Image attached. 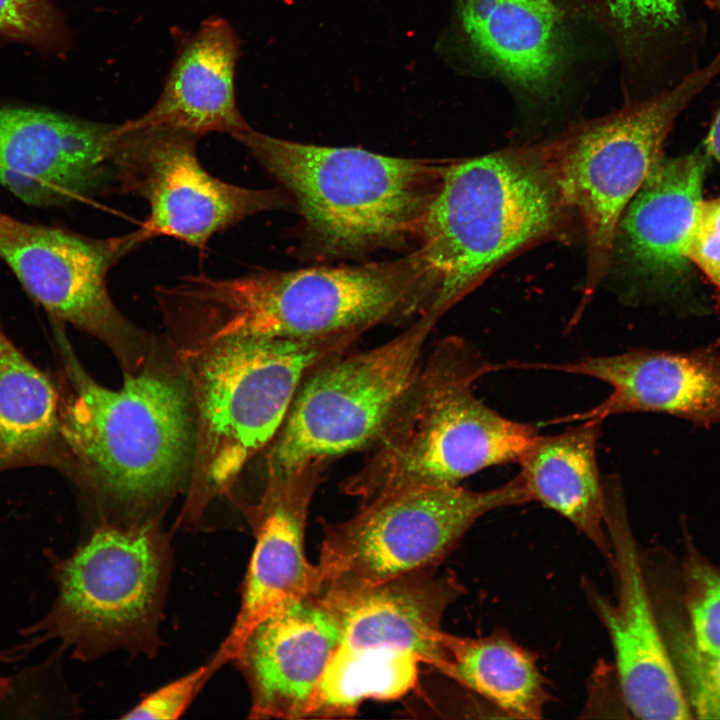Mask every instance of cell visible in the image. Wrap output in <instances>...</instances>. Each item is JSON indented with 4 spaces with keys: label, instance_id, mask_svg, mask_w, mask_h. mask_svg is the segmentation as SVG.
<instances>
[{
    "label": "cell",
    "instance_id": "obj_10",
    "mask_svg": "<svg viewBox=\"0 0 720 720\" xmlns=\"http://www.w3.org/2000/svg\"><path fill=\"white\" fill-rule=\"evenodd\" d=\"M529 502L518 473L489 490L457 485L408 491L363 503L347 520H321L317 593L348 592L437 567L479 518Z\"/></svg>",
    "mask_w": 720,
    "mask_h": 720
},
{
    "label": "cell",
    "instance_id": "obj_28",
    "mask_svg": "<svg viewBox=\"0 0 720 720\" xmlns=\"http://www.w3.org/2000/svg\"><path fill=\"white\" fill-rule=\"evenodd\" d=\"M688 591L691 642L700 651L720 653V573L704 564L693 565Z\"/></svg>",
    "mask_w": 720,
    "mask_h": 720
},
{
    "label": "cell",
    "instance_id": "obj_11",
    "mask_svg": "<svg viewBox=\"0 0 720 720\" xmlns=\"http://www.w3.org/2000/svg\"><path fill=\"white\" fill-rule=\"evenodd\" d=\"M139 227L121 236L92 238L57 226L29 223L0 210V257L24 290L59 324L106 344L124 373L151 357V337L116 307L109 270L146 241Z\"/></svg>",
    "mask_w": 720,
    "mask_h": 720
},
{
    "label": "cell",
    "instance_id": "obj_5",
    "mask_svg": "<svg viewBox=\"0 0 720 720\" xmlns=\"http://www.w3.org/2000/svg\"><path fill=\"white\" fill-rule=\"evenodd\" d=\"M573 222L535 145L448 160L420 232L433 284L425 313L440 320L513 256Z\"/></svg>",
    "mask_w": 720,
    "mask_h": 720
},
{
    "label": "cell",
    "instance_id": "obj_3",
    "mask_svg": "<svg viewBox=\"0 0 720 720\" xmlns=\"http://www.w3.org/2000/svg\"><path fill=\"white\" fill-rule=\"evenodd\" d=\"M495 369L466 339L440 340L361 467L343 482L344 493L363 504L457 486L485 468L517 463L539 433L477 398L474 383Z\"/></svg>",
    "mask_w": 720,
    "mask_h": 720
},
{
    "label": "cell",
    "instance_id": "obj_33",
    "mask_svg": "<svg viewBox=\"0 0 720 720\" xmlns=\"http://www.w3.org/2000/svg\"><path fill=\"white\" fill-rule=\"evenodd\" d=\"M706 2L711 8L716 9L720 12V0H706Z\"/></svg>",
    "mask_w": 720,
    "mask_h": 720
},
{
    "label": "cell",
    "instance_id": "obj_8",
    "mask_svg": "<svg viewBox=\"0 0 720 720\" xmlns=\"http://www.w3.org/2000/svg\"><path fill=\"white\" fill-rule=\"evenodd\" d=\"M171 568L159 519L103 521L54 567L56 598L31 631L59 640L80 660L123 649L153 655Z\"/></svg>",
    "mask_w": 720,
    "mask_h": 720
},
{
    "label": "cell",
    "instance_id": "obj_24",
    "mask_svg": "<svg viewBox=\"0 0 720 720\" xmlns=\"http://www.w3.org/2000/svg\"><path fill=\"white\" fill-rule=\"evenodd\" d=\"M439 672L510 718L539 719L551 694L534 653L502 630L486 636L444 633Z\"/></svg>",
    "mask_w": 720,
    "mask_h": 720
},
{
    "label": "cell",
    "instance_id": "obj_21",
    "mask_svg": "<svg viewBox=\"0 0 720 720\" xmlns=\"http://www.w3.org/2000/svg\"><path fill=\"white\" fill-rule=\"evenodd\" d=\"M462 32L497 72L544 92L564 59L562 12L551 0H456Z\"/></svg>",
    "mask_w": 720,
    "mask_h": 720
},
{
    "label": "cell",
    "instance_id": "obj_13",
    "mask_svg": "<svg viewBox=\"0 0 720 720\" xmlns=\"http://www.w3.org/2000/svg\"><path fill=\"white\" fill-rule=\"evenodd\" d=\"M604 522L612 550L615 600L584 582L587 599L609 635L615 673L628 710L646 720L692 718L681 680L647 588L620 480L603 479Z\"/></svg>",
    "mask_w": 720,
    "mask_h": 720
},
{
    "label": "cell",
    "instance_id": "obj_31",
    "mask_svg": "<svg viewBox=\"0 0 720 720\" xmlns=\"http://www.w3.org/2000/svg\"><path fill=\"white\" fill-rule=\"evenodd\" d=\"M687 257L720 288V198L702 201L689 238Z\"/></svg>",
    "mask_w": 720,
    "mask_h": 720
},
{
    "label": "cell",
    "instance_id": "obj_18",
    "mask_svg": "<svg viewBox=\"0 0 720 720\" xmlns=\"http://www.w3.org/2000/svg\"><path fill=\"white\" fill-rule=\"evenodd\" d=\"M436 568L318 596L338 620L342 644L409 651L438 671L445 655L442 619L465 588L453 572Z\"/></svg>",
    "mask_w": 720,
    "mask_h": 720
},
{
    "label": "cell",
    "instance_id": "obj_22",
    "mask_svg": "<svg viewBox=\"0 0 720 720\" xmlns=\"http://www.w3.org/2000/svg\"><path fill=\"white\" fill-rule=\"evenodd\" d=\"M555 435H537L518 460L530 500L569 521L608 561L612 550L604 522L603 480L597 443L603 420H581Z\"/></svg>",
    "mask_w": 720,
    "mask_h": 720
},
{
    "label": "cell",
    "instance_id": "obj_26",
    "mask_svg": "<svg viewBox=\"0 0 720 720\" xmlns=\"http://www.w3.org/2000/svg\"><path fill=\"white\" fill-rule=\"evenodd\" d=\"M663 634L691 712L699 719H720V653L700 651L688 634L666 620Z\"/></svg>",
    "mask_w": 720,
    "mask_h": 720
},
{
    "label": "cell",
    "instance_id": "obj_7",
    "mask_svg": "<svg viewBox=\"0 0 720 720\" xmlns=\"http://www.w3.org/2000/svg\"><path fill=\"white\" fill-rule=\"evenodd\" d=\"M720 74V51L705 67L643 102L568 127L536 144L565 207L584 232L587 264L578 319L608 272L621 218L663 157L682 110Z\"/></svg>",
    "mask_w": 720,
    "mask_h": 720
},
{
    "label": "cell",
    "instance_id": "obj_25",
    "mask_svg": "<svg viewBox=\"0 0 720 720\" xmlns=\"http://www.w3.org/2000/svg\"><path fill=\"white\" fill-rule=\"evenodd\" d=\"M421 663L409 651L340 643L323 672L308 718L352 717L365 700L399 699L416 688Z\"/></svg>",
    "mask_w": 720,
    "mask_h": 720
},
{
    "label": "cell",
    "instance_id": "obj_12",
    "mask_svg": "<svg viewBox=\"0 0 720 720\" xmlns=\"http://www.w3.org/2000/svg\"><path fill=\"white\" fill-rule=\"evenodd\" d=\"M115 135L118 188L147 201L149 215L140 226L147 240L169 236L204 250L214 234L289 205L276 189L241 187L211 175L197 157L195 135L120 125Z\"/></svg>",
    "mask_w": 720,
    "mask_h": 720
},
{
    "label": "cell",
    "instance_id": "obj_1",
    "mask_svg": "<svg viewBox=\"0 0 720 720\" xmlns=\"http://www.w3.org/2000/svg\"><path fill=\"white\" fill-rule=\"evenodd\" d=\"M432 296L418 250L355 266L261 271L230 279L190 275L159 291L164 322L181 347L229 336L360 337L377 325L423 313Z\"/></svg>",
    "mask_w": 720,
    "mask_h": 720
},
{
    "label": "cell",
    "instance_id": "obj_2",
    "mask_svg": "<svg viewBox=\"0 0 720 720\" xmlns=\"http://www.w3.org/2000/svg\"><path fill=\"white\" fill-rule=\"evenodd\" d=\"M55 340L66 474L129 523L157 518L149 513L189 483L192 466L194 414L180 366L176 373L149 359L109 389L84 370L60 329Z\"/></svg>",
    "mask_w": 720,
    "mask_h": 720
},
{
    "label": "cell",
    "instance_id": "obj_9",
    "mask_svg": "<svg viewBox=\"0 0 720 720\" xmlns=\"http://www.w3.org/2000/svg\"><path fill=\"white\" fill-rule=\"evenodd\" d=\"M438 321L422 313L396 337L334 355L311 369L264 450L266 477L368 451L417 376Z\"/></svg>",
    "mask_w": 720,
    "mask_h": 720
},
{
    "label": "cell",
    "instance_id": "obj_23",
    "mask_svg": "<svg viewBox=\"0 0 720 720\" xmlns=\"http://www.w3.org/2000/svg\"><path fill=\"white\" fill-rule=\"evenodd\" d=\"M28 466L67 471L60 388L0 326V472Z\"/></svg>",
    "mask_w": 720,
    "mask_h": 720
},
{
    "label": "cell",
    "instance_id": "obj_17",
    "mask_svg": "<svg viewBox=\"0 0 720 720\" xmlns=\"http://www.w3.org/2000/svg\"><path fill=\"white\" fill-rule=\"evenodd\" d=\"M537 366L597 379L612 388L597 406L561 421L659 412L701 426L720 423V353L713 346L685 352L637 349Z\"/></svg>",
    "mask_w": 720,
    "mask_h": 720
},
{
    "label": "cell",
    "instance_id": "obj_27",
    "mask_svg": "<svg viewBox=\"0 0 720 720\" xmlns=\"http://www.w3.org/2000/svg\"><path fill=\"white\" fill-rule=\"evenodd\" d=\"M20 42L42 52L61 54L69 33L51 0H0V43Z\"/></svg>",
    "mask_w": 720,
    "mask_h": 720
},
{
    "label": "cell",
    "instance_id": "obj_6",
    "mask_svg": "<svg viewBox=\"0 0 720 720\" xmlns=\"http://www.w3.org/2000/svg\"><path fill=\"white\" fill-rule=\"evenodd\" d=\"M234 138L290 193L320 247L336 255L420 235L448 161L303 144L252 127Z\"/></svg>",
    "mask_w": 720,
    "mask_h": 720
},
{
    "label": "cell",
    "instance_id": "obj_19",
    "mask_svg": "<svg viewBox=\"0 0 720 720\" xmlns=\"http://www.w3.org/2000/svg\"><path fill=\"white\" fill-rule=\"evenodd\" d=\"M239 43L222 18L204 21L177 57L154 106L124 129L169 128L197 137L227 133L233 138L250 126L235 96Z\"/></svg>",
    "mask_w": 720,
    "mask_h": 720
},
{
    "label": "cell",
    "instance_id": "obj_29",
    "mask_svg": "<svg viewBox=\"0 0 720 720\" xmlns=\"http://www.w3.org/2000/svg\"><path fill=\"white\" fill-rule=\"evenodd\" d=\"M226 662L216 655L206 664L159 687L128 710L122 719L170 720L179 718L210 677Z\"/></svg>",
    "mask_w": 720,
    "mask_h": 720
},
{
    "label": "cell",
    "instance_id": "obj_16",
    "mask_svg": "<svg viewBox=\"0 0 720 720\" xmlns=\"http://www.w3.org/2000/svg\"><path fill=\"white\" fill-rule=\"evenodd\" d=\"M323 466L310 465L283 476L266 477L248 517L255 545L245 575L239 612L218 653L228 662L250 628L273 607L317 594L316 565L305 555L307 515L322 480Z\"/></svg>",
    "mask_w": 720,
    "mask_h": 720
},
{
    "label": "cell",
    "instance_id": "obj_14",
    "mask_svg": "<svg viewBox=\"0 0 720 720\" xmlns=\"http://www.w3.org/2000/svg\"><path fill=\"white\" fill-rule=\"evenodd\" d=\"M115 129L50 110L0 106V185L38 207L118 187Z\"/></svg>",
    "mask_w": 720,
    "mask_h": 720
},
{
    "label": "cell",
    "instance_id": "obj_20",
    "mask_svg": "<svg viewBox=\"0 0 720 720\" xmlns=\"http://www.w3.org/2000/svg\"><path fill=\"white\" fill-rule=\"evenodd\" d=\"M707 154L705 150L662 157L627 206L615 246L636 272L665 279L687 269L688 242L703 201Z\"/></svg>",
    "mask_w": 720,
    "mask_h": 720
},
{
    "label": "cell",
    "instance_id": "obj_30",
    "mask_svg": "<svg viewBox=\"0 0 720 720\" xmlns=\"http://www.w3.org/2000/svg\"><path fill=\"white\" fill-rule=\"evenodd\" d=\"M609 17L627 34L669 30L680 19L679 0H602Z\"/></svg>",
    "mask_w": 720,
    "mask_h": 720
},
{
    "label": "cell",
    "instance_id": "obj_4",
    "mask_svg": "<svg viewBox=\"0 0 720 720\" xmlns=\"http://www.w3.org/2000/svg\"><path fill=\"white\" fill-rule=\"evenodd\" d=\"M359 338L229 336L175 350L194 414L182 521H195L212 499L230 492L245 466L276 436L304 376Z\"/></svg>",
    "mask_w": 720,
    "mask_h": 720
},
{
    "label": "cell",
    "instance_id": "obj_32",
    "mask_svg": "<svg viewBox=\"0 0 720 720\" xmlns=\"http://www.w3.org/2000/svg\"><path fill=\"white\" fill-rule=\"evenodd\" d=\"M705 150L720 162V109L718 110L705 140Z\"/></svg>",
    "mask_w": 720,
    "mask_h": 720
},
{
    "label": "cell",
    "instance_id": "obj_15",
    "mask_svg": "<svg viewBox=\"0 0 720 720\" xmlns=\"http://www.w3.org/2000/svg\"><path fill=\"white\" fill-rule=\"evenodd\" d=\"M341 640L338 620L317 594L288 599L268 611L247 632L233 659L249 687L250 717L308 718Z\"/></svg>",
    "mask_w": 720,
    "mask_h": 720
}]
</instances>
